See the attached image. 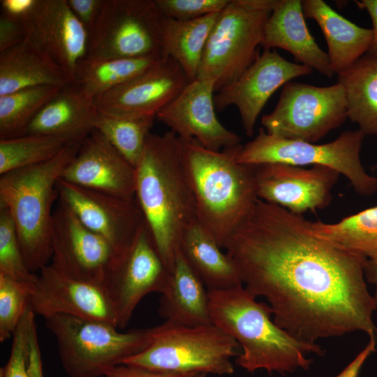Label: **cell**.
<instances>
[{
  "label": "cell",
  "mask_w": 377,
  "mask_h": 377,
  "mask_svg": "<svg viewBox=\"0 0 377 377\" xmlns=\"http://www.w3.org/2000/svg\"><path fill=\"white\" fill-rule=\"evenodd\" d=\"M224 249L244 288L264 297L274 323L295 338L315 343L355 331L377 337L367 258L316 234L302 214L257 199Z\"/></svg>",
  "instance_id": "6da1fadb"
},
{
  "label": "cell",
  "mask_w": 377,
  "mask_h": 377,
  "mask_svg": "<svg viewBox=\"0 0 377 377\" xmlns=\"http://www.w3.org/2000/svg\"><path fill=\"white\" fill-rule=\"evenodd\" d=\"M135 199L160 256L172 272L183 235L198 221L179 138L172 131L149 135L135 167Z\"/></svg>",
  "instance_id": "7a4b0ae2"
},
{
  "label": "cell",
  "mask_w": 377,
  "mask_h": 377,
  "mask_svg": "<svg viewBox=\"0 0 377 377\" xmlns=\"http://www.w3.org/2000/svg\"><path fill=\"white\" fill-rule=\"evenodd\" d=\"M207 290L212 323L241 346L235 364L247 371L285 374L307 369L312 360L306 354H324L316 343L300 341L279 327L269 304L257 302L243 285Z\"/></svg>",
  "instance_id": "3957f363"
},
{
  "label": "cell",
  "mask_w": 377,
  "mask_h": 377,
  "mask_svg": "<svg viewBox=\"0 0 377 377\" xmlns=\"http://www.w3.org/2000/svg\"><path fill=\"white\" fill-rule=\"evenodd\" d=\"M178 138L198 222L223 249L258 199L253 168L236 160L242 145L213 151L195 140Z\"/></svg>",
  "instance_id": "277c9868"
},
{
  "label": "cell",
  "mask_w": 377,
  "mask_h": 377,
  "mask_svg": "<svg viewBox=\"0 0 377 377\" xmlns=\"http://www.w3.org/2000/svg\"><path fill=\"white\" fill-rule=\"evenodd\" d=\"M81 143L71 142L47 161L0 176V205L8 209L14 221L25 262L33 273L51 259L57 184Z\"/></svg>",
  "instance_id": "5b68a950"
},
{
  "label": "cell",
  "mask_w": 377,
  "mask_h": 377,
  "mask_svg": "<svg viewBox=\"0 0 377 377\" xmlns=\"http://www.w3.org/2000/svg\"><path fill=\"white\" fill-rule=\"evenodd\" d=\"M69 377H101L151 343L154 327L120 332L111 323L68 314L46 318Z\"/></svg>",
  "instance_id": "8992f818"
},
{
  "label": "cell",
  "mask_w": 377,
  "mask_h": 377,
  "mask_svg": "<svg viewBox=\"0 0 377 377\" xmlns=\"http://www.w3.org/2000/svg\"><path fill=\"white\" fill-rule=\"evenodd\" d=\"M239 343L213 324L186 326L165 321L154 327L152 341L122 364L157 371L231 375Z\"/></svg>",
  "instance_id": "52a82bcc"
},
{
  "label": "cell",
  "mask_w": 377,
  "mask_h": 377,
  "mask_svg": "<svg viewBox=\"0 0 377 377\" xmlns=\"http://www.w3.org/2000/svg\"><path fill=\"white\" fill-rule=\"evenodd\" d=\"M277 0H229L219 13L197 79L212 80L215 91L236 80L255 61L265 25Z\"/></svg>",
  "instance_id": "ba28073f"
},
{
  "label": "cell",
  "mask_w": 377,
  "mask_h": 377,
  "mask_svg": "<svg viewBox=\"0 0 377 377\" xmlns=\"http://www.w3.org/2000/svg\"><path fill=\"white\" fill-rule=\"evenodd\" d=\"M365 136L359 128L349 130L332 142L316 144L272 135L260 128L253 140L240 147L236 160L247 165L281 163L325 166L346 177L357 193L368 196L377 191V177L369 175L361 162Z\"/></svg>",
  "instance_id": "9c48e42d"
},
{
  "label": "cell",
  "mask_w": 377,
  "mask_h": 377,
  "mask_svg": "<svg viewBox=\"0 0 377 377\" xmlns=\"http://www.w3.org/2000/svg\"><path fill=\"white\" fill-rule=\"evenodd\" d=\"M165 20L155 0H103L85 58L162 56Z\"/></svg>",
  "instance_id": "30bf717a"
},
{
  "label": "cell",
  "mask_w": 377,
  "mask_h": 377,
  "mask_svg": "<svg viewBox=\"0 0 377 377\" xmlns=\"http://www.w3.org/2000/svg\"><path fill=\"white\" fill-rule=\"evenodd\" d=\"M348 118L341 84L318 87L290 81L282 89L274 110L263 116V129L280 138L316 143Z\"/></svg>",
  "instance_id": "8fae6325"
},
{
  "label": "cell",
  "mask_w": 377,
  "mask_h": 377,
  "mask_svg": "<svg viewBox=\"0 0 377 377\" xmlns=\"http://www.w3.org/2000/svg\"><path fill=\"white\" fill-rule=\"evenodd\" d=\"M171 274L145 221L132 244L115 261L103 284L115 310L117 327L128 325L147 295L161 293Z\"/></svg>",
  "instance_id": "7c38bea8"
},
{
  "label": "cell",
  "mask_w": 377,
  "mask_h": 377,
  "mask_svg": "<svg viewBox=\"0 0 377 377\" xmlns=\"http://www.w3.org/2000/svg\"><path fill=\"white\" fill-rule=\"evenodd\" d=\"M51 248L50 265L55 269L70 278L101 286L119 257L59 200L53 212Z\"/></svg>",
  "instance_id": "4fadbf2b"
},
{
  "label": "cell",
  "mask_w": 377,
  "mask_h": 377,
  "mask_svg": "<svg viewBox=\"0 0 377 377\" xmlns=\"http://www.w3.org/2000/svg\"><path fill=\"white\" fill-rule=\"evenodd\" d=\"M252 166L257 198L297 214L329 206L340 175L321 165L304 168L271 163Z\"/></svg>",
  "instance_id": "5bb4252c"
},
{
  "label": "cell",
  "mask_w": 377,
  "mask_h": 377,
  "mask_svg": "<svg viewBox=\"0 0 377 377\" xmlns=\"http://www.w3.org/2000/svg\"><path fill=\"white\" fill-rule=\"evenodd\" d=\"M313 69L288 61L274 50L264 49L233 82L214 97L216 110L237 108L246 135L252 136L257 119L271 96L293 79L309 75Z\"/></svg>",
  "instance_id": "9a60e30c"
},
{
  "label": "cell",
  "mask_w": 377,
  "mask_h": 377,
  "mask_svg": "<svg viewBox=\"0 0 377 377\" xmlns=\"http://www.w3.org/2000/svg\"><path fill=\"white\" fill-rule=\"evenodd\" d=\"M24 42L60 66L72 82L87 52L89 32L67 0H35L22 20Z\"/></svg>",
  "instance_id": "2e32d148"
},
{
  "label": "cell",
  "mask_w": 377,
  "mask_h": 377,
  "mask_svg": "<svg viewBox=\"0 0 377 377\" xmlns=\"http://www.w3.org/2000/svg\"><path fill=\"white\" fill-rule=\"evenodd\" d=\"M58 199L89 229L108 242L121 256L145 223L135 199L128 200L85 188L61 179Z\"/></svg>",
  "instance_id": "e0dca14e"
},
{
  "label": "cell",
  "mask_w": 377,
  "mask_h": 377,
  "mask_svg": "<svg viewBox=\"0 0 377 377\" xmlns=\"http://www.w3.org/2000/svg\"><path fill=\"white\" fill-rule=\"evenodd\" d=\"M215 82L196 79L156 115L170 131L184 140H195L213 151L241 145L240 137L226 128L218 119L214 101Z\"/></svg>",
  "instance_id": "ac0fdd59"
},
{
  "label": "cell",
  "mask_w": 377,
  "mask_h": 377,
  "mask_svg": "<svg viewBox=\"0 0 377 377\" xmlns=\"http://www.w3.org/2000/svg\"><path fill=\"white\" fill-rule=\"evenodd\" d=\"M180 66L163 57L153 67L97 96V110L118 117H156L189 83Z\"/></svg>",
  "instance_id": "d6986e66"
},
{
  "label": "cell",
  "mask_w": 377,
  "mask_h": 377,
  "mask_svg": "<svg viewBox=\"0 0 377 377\" xmlns=\"http://www.w3.org/2000/svg\"><path fill=\"white\" fill-rule=\"evenodd\" d=\"M29 306L44 318L63 313L104 320L117 327L114 308L103 286L70 278L50 264L37 274Z\"/></svg>",
  "instance_id": "ffe728a7"
},
{
  "label": "cell",
  "mask_w": 377,
  "mask_h": 377,
  "mask_svg": "<svg viewBox=\"0 0 377 377\" xmlns=\"http://www.w3.org/2000/svg\"><path fill=\"white\" fill-rule=\"evenodd\" d=\"M60 179L118 198H135V168L96 130L82 141Z\"/></svg>",
  "instance_id": "44dd1931"
},
{
  "label": "cell",
  "mask_w": 377,
  "mask_h": 377,
  "mask_svg": "<svg viewBox=\"0 0 377 377\" xmlns=\"http://www.w3.org/2000/svg\"><path fill=\"white\" fill-rule=\"evenodd\" d=\"M261 46L286 50L302 64L327 77L334 74L327 52L308 29L301 0H277L265 25Z\"/></svg>",
  "instance_id": "7402d4cb"
},
{
  "label": "cell",
  "mask_w": 377,
  "mask_h": 377,
  "mask_svg": "<svg viewBox=\"0 0 377 377\" xmlns=\"http://www.w3.org/2000/svg\"><path fill=\"white\" fill-rule=\"evenodd\" d=\"M98 110L76 84L69 82L40 110L26 134H38L82 142L95 130Z\"/></svg>",
  "instance_id": "603a6c76"
},
{
  "label": "cell",
  "mask_w": 377,
  "mask_h": 377,
  "mask_svg": "<svg viewBox=\"0 0 377 377\" xmlns=\"http://www.w3.org/2000/svg\"><path fill=\"white\" fill-rule=\"evenodd\" d=\"M305 17L313 19L325 38L330 65L334 73H341L368 52L371 29L361 27L332 8L323 0L302 1Z\"/></svg>",
  "instance_id": "cb8c5ba5"
},
{
  "label": "cell",
  "mask_w": 377,
  "mask_h": 377,
  "mask_svg": "<svg viewBox=\"0 0 377 377\" xmlns=\"http://www.w3.org/2000/svg\"><path fill=\"white\" fill-rule=\"evenodd\" d=\"M161 295L158 313L165 321L186 326L212 324L208 290L185 260L179 247L170 280Z\"/></svg>",
  "instance_id": "d4e9b609"
},
{
  "label": "cell",
  "mask_w": 377,
  "mask_h": 377,
  "mask_svg": "<svg viewBox=\"0 0 377 377\" xmlns=\"http://www.w3.org/2000/svg\"><path fill=\"white\" fill-rule=\"evenodd\" d=\"M179 249L207 290L243 285L234 261L221 251L215 239L198 221L185 231L180 240Z\"/></svg>",
  "instance_id": "484cf974"
},
{
  "label": "cell",
  "mask_w": 377,
  "mask_h": 377,
  "mask_svg": "<svg viewBox=\"0 0 377 377\" xmlns=\"http://www.w3.org/2000/svg\"><path fill=\"white\" fill-rule=\"evenodd\" d=\"M69 82L60 66L26 42L0 52V96L37 86L63 87Z\"/></svg>",
  "instance_id": "4316f807"
},
{
  "label": "cell",
  "mask_w": 377,
  "mask_h": 377,
  "mask_svg": "<svg viewBox=\"0 0 377 377\" xmlns=\"http://www.w3.org/2000/svg\"><path fill=\"white\" fill-rule=\"evenodd\" d=\"M219 13L184 21L166 17L161 55L174 59L189 82L198 77L209 36Z\"/></svg>",
  "instance_id": "83f0119b"
},
{
  "label": "cell",
  "mask_w": 377,
  "mask_h": 377,
  "mask_svg": "<svg viewBox=\"0 0 377 377\" xmlns=\"http://www.w3.org/2000/svg\"><path fill=\"white\" fill-rule=\"evenodd\" d=\"M344 89L348 118L365 135L377 137V57L365 54L338 74Z\"/></svg>",
  "instance_id": "f1b7e54d"
},
{
  "label": "cell",
  "mask_w": 377,
  "mask_h": 377,
  "mask_svg": "<svg viewBox=\"0 0 377 377\" xmlns=\"http://www.w3.org/2000/svg\"><path fill=\"white\" fill-rule=\"evenodd\" d=\"M163 58L160 55L105 59L84 58L78 64L71 82L77 84L89 98L94 100L156 65Z\"/></svg>",
  "instance_id": "f546056e"
},
{
  "label": "cell",
  "mask_w": 377,
  "mask_h": 377,
  "mask_svg": "<svg viewBox=\"0 0 377 377\" xmlns=\"http://www.w3.org/2000/svg\"><path fill=\"white\" fill-rule=\"evenodd\" d=\"M318 235L367 259L377 258V206L334 223L312 222Z\"/></svg>",
  "instance_id": "4dcf8cb0"
},
{
  "label": "cell",
  "mask_w": 377,
  "mask_h": 377,
  "mask_svg": "<svg viewBox=\"0 0 377 377\" xmlns=\"http://www.w3.org/2000/svg\"><path fill=\"white\" fill-rule=\"evenodd\" d=\"M61 87L37 86L0 96V139L25 135L29 124Z\"/></svg>",
  "instance_id": "1f68e13d"
},
{
  "label": "cell",
  "mask_w": 377,
  "mask_h": 377,
  "mask_svg": "<svg viewBox=\"0 0 377 377\" xmlns=\"http://www.w3.org/2000/svg\"><path fill=\"white\" fill-rule=\"evenodd\" d=\"M156 119L112 116L98 111L95 130L135 168Z\"/></svg>",
  "instance_id": "d6a6232c"
},
{
  "label": "cell",
  "mask_w": 377,
  "mask_h": 377,
  "mask_svg": "<svg viewBox=\"0 0 377 377\" xmlns=\"http://www.w3.org/2000/svg\"><path fill=\"white\" fill-rule=\"evenodd\" d=\"M69 142L63 138L38 134L0 139V176L47 161Z\"/></svg>",
  "instance_id": "836d02e7"
},
{
  "label": "cell",
  "mask_w": 377,
  "mask_h": 377,
  "mask_svg": "<svg viewBox=\"0 0 377 377\" xmlns=\"http://www.w3.org/2000/svg\"><path fill=\"white\" fill-rule=\"evenodd\" d=\"M0 274L25 284L30 292L37 278V274L27 265L14 221L2 205H0Z\"/></svg>",
  "instance_id": "e575fe53"
},
{
  "label": "cell",
  "mask_w": 377,
  "mask_h": 377,
  "mask_svg": "<svg viewBox=\"0 0 377 377\" xmlns=\"http://www.w3.org/2000/svg\"><path fill=\"white\" fill-rule=\"evenodd\" d=\"M30 288L0 274V341L13 337L29 307Z\"/></svg>",
  "instance_id": "d590c367"
},
{
  "label": "cell",
  "mask_w": 377,
  "mask_h": 377,
  "mask_svg": "<svg viewBox=\"0 0 377 377\" xmlns=\"http://www.w3.org/2000/svg\"><path fill=\"white\" fill-rule=\"evenodd\" d=\"M162 14L176 20H191L220 13L229 0H155Z\"/></svg>",
  "instance_id": "8d00e7d4"
},
{
  "label": "cell",
  "mask_w": 377,
  "mask_h": 377,
  "mask_svg": "<svg viewBox=\"0 0 377 377\" xmlns=\"http://www.w3.org/2000/svg\"><path fill=\"white\" fill-rule=\"evenodd\" d=\"M28 358V315L22 318L13 335L9 358L0 369V377H29Z\"/></svg>",
  "instance_id": "74e56055"
},
{
  "label": "cell",
  "mask_w": 377,
  "mask_h": 377,
  "mask_svg": "<svg viewBox=\"0 0 377 377\" xmlns=\"http://www.w3.org/2000/svg\"><path fill=\"white\" fill-rule=\"evenodd\" d=\"M36 314L29 308L28 320V358L29 377H43L41 353L38 339Z\"/></svg>",
  "instance_id": "f35d334b"
},
{
  "label": "cell",
  "mask_w": 377,
  "mask_h": 377,
  "mask_svg": "<svg viewBox=\"0 0 377 377\" xmlns=\"http://www.w3.org/2000/svg\"><path fill=\"white\" fill-rule=\"evenodd\" d=\"M105 377H206L202 373H179L157 371L128 364H119L108 370Z\"/></svg>",
  "instance_id": "ab89813d"
},
{
  "label": "cell",
  "mask_w": 377,
  "mask_h": 377,
  "mask_svg": "<svg viewBox=\"0 0 377 377\" xmlns=\"http://www.w3.org/2000/svg\"><path fill=\"white\" fill-rule=\"evenodd\" d=\"M24 38L22 20L1 13L0 52L22 43Z\"/></svg>",
  "instance_id": "60d3db41"
},
{
  "label": "cell",
  "mask_w": 377,
  "mask_h": 377,
  "mask_svg": "<svg viewBox=\"0 0 377 377\" xmlns=\"http://www.w3.org/2000/svg\"><path fill=\"white\" fill-rule=\"evenodd\" d=\"M67 3L77 20L89 32L98 18L103 0H67Z\"/></svg>",
  "instance_id": "b9f144b4"
},
{
  "label": "cell",
  "mask_w": 377,
  "mask_h": 377,
  "mask_svg": "<svg viewBox=\"0 0 377 377\" xmlns=\"http://www.w3.org/2000/svg\"><path fill=\"white\" fill-rule=\"evenodd\" d=\"M369 341L365 348L355 357V359L336 377H358L360 369L367 359L372 353L376 351V339L369 337Z\"/></svg>",
  "instance_id": "7bdbcfd3"
},
{
  "label": "cell",
  "mask_w": 377,
  "mask_h": 377,
  "mask_svg": "<svg viewBox=\"0 0 377 377\" xmlns=\"http://www.w3.org/2000/svg\"><path fill=\"white\" fill-rule=\"evenodd\" d=\"M34 3L35 0H1V13L22 20Z\"/></svg>",
  "instance_id": "ee69618b"
},
{
  "label": "cell",
  "mask_w": 377,
  "mask_h": 377,
  "mask_svg": "<svg viewBox=\"0 0 377 377\" xmlns=\"http://www.w3.org/2000/svg\"><path fill=\"white\" fill-rule=\"evenodd\" d=\"M356 3L367 11L372 22L373 38L367 54L377 57V0H361Z\"/></svg>",
  "instance_id": "f6af8a7d"
},
{
  "label": "cell",
  "mask_w": 377,
  "mask_h": 377,
  "mask_svg": "<svg viewBox=\"0 0 377 377\" xmlns=\"http://www.w3.org/2000/svg\"><path fill=\"white\" fill-rule=\"evenodd\" d=\"M364 272L366 281L375 286V293L373 297L377 307V258L367 259L364 266Z\"/></svg>",
  "instance_id": "bcb514c9"
}]
</instances>
